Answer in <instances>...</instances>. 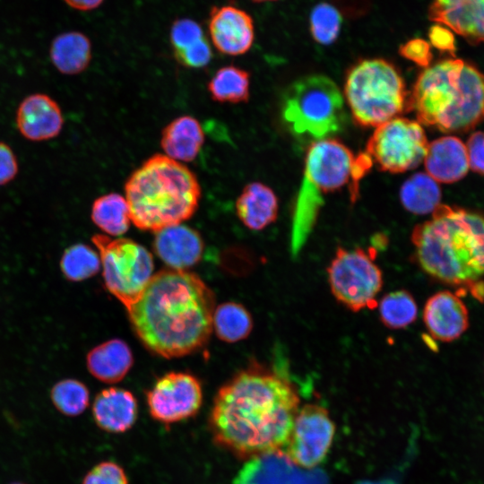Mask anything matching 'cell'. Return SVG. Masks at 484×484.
Instances as JSON below:
<instances>
[{
	"instance_id": "cell-2",
	"label": "cell",
	"mask_w": 484,
	"mask_h": 484,
	"mask_svg": "<svg viewBox=\"0 0 484 484\" xmlns=\"http://www.w3.org/2000/svg\"><path fill=\"white\" fill-rule=\"evenodd\" d=\"M214 309L212 291L196 274L170 269L152 275L127 312L143 345L172 359L188 355L207 342Z\"/></svg>"
},
{
	"instance_id": "cell-37",
	"label": "cell",
	"mask_w": 484,
	"mask_h": 484,
	"mask_svg": "<svg viewBox=\"0 0 484 484\" xmlns=\"http://www.w3.org/2000/svg\"><path fill=\"white\" fill-rule=\"evenodd\" d=\"M399 53L404 58L423 68L428 67L433 58L431 45L419 38L406 41L400 47Z\"/></svg>"
},
{
	"instance_id": "cell-35",
	"label": "cell",
	"mask_w": 484,
	"mask_h": 484,
	"mask_svg": "<svg viewBox=\"0 0 484 484\" xmlns=\"http://www.w3.org/2000/svg\"><path fill=\"white\" fill-rule=\"evenodd\" d=\"M82 484H129L125 470L117 462L105 461L91 469Z\"/></svg>"
},
{
	"instance_id": "cell-23",
	"label": "cell",
	"mask_w": 484,
	"mask_h": 484,
	"mask_svg": "<svg viewBox=\"0 0 484 484\" xmlns=\"http://www.w3.org/2000/svg\"><path fill=\"white\" fill-rule=\"evenodd\" d=\"M204 134L199 121L191 116L177 117L161 132L160 145L168 157L192 161L199 154Z\"/></svg>"
},
{
	"instance_id": "cell-41",
	"label": "cell",
	"mask_w": 484,
	"mask_h": 484,
	"mask_svg": "<svg viewBox=\"0 0 484 484\" xmlns=\"http://www.w3.org/2000/svg\"><path fill=\"white\" fill-rule=\"evenodd\" d=\"M70 7L80 11H90L99 7L104 0H64Z\"/></svg>"
},
{
	"instance_id": "cell-4",
	"label": "cell",
	"mask_w": 484,
	"mask_h": 484,
	"mask_svg": "<svg viewBox=\"0 0 484 484\" xmlns=\"http://www.w3.org/2000/svg\"><path fill=\"white\" fill-rule=\"evenodd\" d=\"M419 123L465 133L484 118V74L462 59H445L418 77L409 100Z\"/></svg>"
},
{
	"instance_id": "cell-1",
	"label": "cell",
	"mask_w": 484,
	"mask_h": 484,
	"mask_svg": "<svg viewBox=\"0 0 484 484\" xmlns=\"http://www.w3.org/2000/svg\"><path fill=\"white\" fill-rule=\"evenodd\" d=\"M299 398L285 378L263 368L238 373L217 392L208 418L212 441L238 459L281 452Z\"/></svg>"
},
{
	"instance_id": "cell-29",
	"label": "cell",
	"mask_w": 484,
	"mask_h": 484,
	"mask_svg": "<svg viewBox=\"0 0 484 484\" xmlns=\"http://www.w3.org/2000/svg\"><path fill=\"white\" fill-rule=\"evenodd\" d=\"M377 306L381 322L390 329L406 328L418 315L417 303L413 296L405 290L385 294Z\"/></svg>"
},
{
	"instance_id": "cell-5",
	"label": "cell",
	"mask_w": 484,
	"mask_h": 484,
	"mask_svg": "<svg viewBox=\"0 0 484 484\" xmlns=\"http://www.w3.org/2000/svg\"><path fill=\"white\" fill-rule=\"evenodd\" d=\"M125 194L134 225L156 232L194 215L201 186L184 164L167 155L154 154L130 175Z\"/></svg>"
},
{
	"instance_id": "cell-34",
	"label": "cell",
	"mask_w": 484,
	"mask_h": 484,
	"mask_svg": "<svg viewBox=\"0 0 484 484\" xmlns=\"http://www.w3.org/2000/svg\"><path fill=\"white\" fill-rule=\"evenodd\" d=\"M205 37L200 24L190 18L176 20L171 26L169 38L173 52L181 51Z\"/></svg>"
},
{
	"instance_id": "cell-12",
	"label": "cell",
	"mask_w": 484,
	"mask_h": 484,
	"mask_svg": "<svg viewBox=\"0 0 484 484\" xmlns=\"http://www.w3.org/2000/svg\"><path fill=\"white\" fill-rule=\"evenodd\" d=\"M335 433L328 411L318 404L298 409L282 455L296 466L310 470L326 456Z\"/></svg>"
},
{
	"instance_id": "cell-32",
	"label": "cell",
	"mask_w": 484,
	"mask_h": 484,
	"mask_svg": "<svg viewBox=\"0 0 484 484\" xmlns=\"http://www.w3.org/2000/svg\"><path fill=\"white\" fill-rule=\"evenodd\" d=\"M341 15L334 5L322 2L315 4L309 14V30L313 39L322 45H330L339 37Z\"/></svg>"
},
{
	"instance_id": "cell-25",
	"label": "cell",
	"mask_w": 484,
	"mask_h": 484,
	"mask_svg": "<svg viewBox=\"0 0 484 484\" xmlns=\"http://www.w3.org/2000/svg\"><path fill=\"white\" fill-rule=\"evenodd\" d=\"M400 197L403 207L410 212L428 214L440 204L441 190L428 173L419 172L403 183Z\"/></svg>"
},
{
	"instance_id": "cell-44",
	"label": "cell",
	"mask_w": 484,
	"mask_h": 484,
	"mask_svg": "<svg viewBox=\"0 0 484 484\" xmlns=\"http://www.w3.org/2000/svg\"><path fill=\"white\" fill-rule=\"evenodd\" d=\"M13 484H25V483H13Z\"/></svg>"
},
{
	"instance_id": "cell-10",
	"label": "cell",
	"mask_w": 484,
	"mask_h": 484,
	"mask_svg": "<svg viewBox=\"0 0 484 484\" xmlns=\"http://www.w3.org/2000/svg\"><path fill=\"white\" fill-rule=\"evenodd\" d=\"M327 275L333 295L350 310L358 312L377 307L376 297L383 287V274L362 248L338 247L327 268Z\"/></svg>"
},
{
	"instance_id": "cell-9",
	"label": "cell",
	"mask_w": 484,
	"mask_h": 484,
	"mask_svg": "<svg viewBox=\"0 0 484 484\" xmlns=\"http://www.w3.org/2000/svg\"><path fill=\"white\" fill-rule=\"evenodd\" d=\"M105 285L126 308L136 302L152 277L153 258L140 244L128 238L94 235Z\"/></svg>"
},
{
	"instance_id": "cell-21",
	"label": "cell",
	"mask_w": 484,
	"mask_h": 484,
	"mask_svg": "<svg viewBox=\"0 0 484 484\" xmlns=\"http://www.w3.org/2000/svg\"><path fill=\"white\" fill-rule=\"evenodd\" d=\"M241 222L250 229L261 230L275 221L278 200L273 191L260 182L246 185L236 201Z\"/></svg>"
},
{
	"instance_id": "cell-28",
	"label": "cell",
	"mask_w": 484,
	"mask_h": 484,
	"mask_svg": "<svg viewBox=\"0 0 484 484\" xmlns=\"http://www.w3.org/2000/svg\"><path fill=\"white\" fill-rule=\"evenodd\" d=\"M252 328L251 315L241 304L227 302L214 309L212 330L221 341L236 342L244 340L250 334Z\"/></svg>"
},
{
	"instance_id": "cell-30",
	"label": "cell",
	"mask_w": 484,
	"mask_h": 484,
	"mask_svg": "<svg viewBox=\"0 0 484 484\" xmlns=\"http://www.w3.org/2000/svg\"><path fill=\"white\" fill-rule=\"evenodd\" d=\"M100 258L90 246L78 243L67 247L60 260L63 275L70 281H81L99 270Z\"/></svg>"
},
{
	"instance_id": "cell-11",
	"label": "cell",
	"mask_w": 484,
	"mask_h": 484,
	"mask_svg": "<svg viewBox=\"0 0 484 484\" xmlns=\"http://www.w3.org/2000/svg\"><path fill=\"white\" fill-rule=\"evenodd\" d=\"M428 141L419 122L395 117L378 126L367 143V153L384 171L401 173L419 166Z\"/></svg>"
},
{
	"instance_id": "cell-14",
	"label": "cell",
	"mask_w": 484,
	"mask_h": 484,
	"mask_svg": "<svg viewBox=\"0 0 484 484\" xmlns=\"http://www.w3.org/2000/svg\"><path fill=\"white\" fill-rule=\"evenodd\" d=\"M208 29L212 43L225 55H243L254 42L252 17L233 5L213 6L209 14Z\"/></svg>"
},
{
	"instance_id": "cell-24",
	"label": "cell",
	"mask_w": 484,
	"mask_h": 484,
	"mask_svg": "<svg viewBox=\"0 0 484 484\" xmlns=\"http://www.w3.org/2000/svg\"><path fill=\"white\" fill-rule=\"evenodd\" d=\"M49 57L59 73L65 75L81 73L91 60V40L79 31L61 33L51 42Z\"/></svg>"
},
{
	"instance_id": "cell-27",
	"label": "cell",
	"mask_w": 484,
	"mask_h": 484,
	"mask_svg": "<svg viewBox=\"0 0 484 484\" xmlns=\"http://www.w3.org/2000/svg\"><path fill=\"white\" fill-rule=\"evenodd\" d=\"M250 75L246 70L227 65L220 68L208 82L211 98L220 103L246 102L249 99Z\"/></svg>"
},
{
	"instance_id": "cell-20",
	"label": "cell",
	"mask_w": 484,
	"mask_h": 484,
	"mask_svg": "<svg viewBox=\"0 0 484 484\" xmlns=\"http://www.w3.org/2000/svg\"><path fill=\"white\" fill-rule=\"evenodd\" d=\"M428 174L436 182L454 183L470 169L466 145L456 136H444L428 146L424 158Z\"/></svg>"
},
{
	"instance_id": "cell-13",
	"label": "cell",
	"mask_w": 484,
	"mask_h": 484,
	"mask_svg": "<svg viewBox=\"0 0 484 484\" xmlns=\"http://www.w3.org/2000/svg\"><path fill=\"white\" fill-rule=\"evenodd\" d=\"M146 402L151 417L169 426L198 413L203 403V390L195 376L170 372L158 379L147 392Z\"/></svg>"
},
{
	"instance_id": "cell-18",
	"label": "cell",
	"mask_w": 484,
	"mask_h": 484,
	"mask_svg": "<svg viewBox=\"0 0 484 484\" xmlns=\"http://www.w3.org/2000/svg\"><path fill=\"white\" fill-rule=\"evenodd\" d=\"M155 233L154 251L171 269L185 270L201 259L204 246L195 229L180 223Z\"/></svg>"
},
{
	"instance_id": "cell-39",
	"label": "cell",
	"mask_w": 484,
	"mask_h": 484,
	"mask_svg": "<svg viewBox=\"0 0 484 484\" xmlns=\"http://www.w3.org/2000/svg\"><path fill=\"white\" fill-rule=\"evenodd\" d=\"M19 171L18 160L7 143L0 142V186L13 181Z\"/></svg>"
},
{
	"instance_id": "cell-22",
	"label": "cell",
	"mask_w": 484,
	"mask_h": 484,
	"mask_svg": "<svg viewBox=\"0 0 484 484\" xmlns=\"http://www.w3.org/2000/svg\"><path fill=\"white\" fill-rule=\"evenodd\" d=\"M86 361L89 372L107 384L121 381L134 363L129 346L118 339L107 341L91 350Z\"/></svg>"
},
{
	"instance_id": "cell-17",
	"label": "cell",
	"mask_w": 484,
	"mask_h": 484,
	"mask_svg": "<svg viewBox=\"0 0 484 484\" xmlns=\"http://www.w3.org/2000/svg\"><path fill=\"white\" fill-rule=\"evenodd\" d=\"M428 17L471 45L484 44V0H432Z\"/></svg>"
},
{
	"instance_id": "cell-40",
	"label": "cell",
	"mask_w": 484,
	"mask_h": 484,
	"mask_svg": "<svg viewBox=\"0 0 484 484\" xmlns=\"http://www.w3.org/2000/svg\"><path fill=\"white\" fill-rule=\"evenodd\" d=\"M430 45L441 52H448L454 55L455 39L453 32L442 24H434L428 30Z\"/></svg>"
},
{
	"instance_id": "cell-42",
	"label": "cell",
	"mask_w": 484,
	"mask_h": 484,
	"mask_svg": "<svg viewBox=\"0 0 484 484\" xmlns=\"http://www.w3.org/2000/svg\"><path fill=\"white\" fill-rule=\"evenodd\" d=\"M466 292H470L479 302L484 303V281L474 282L468 287Z\"/></svg>"
},
{
	"instance_id": "cell-19",
	"label": "cell",
	"mask_w": 484,
	"mask_h": 484,
	"mask_svg": "<svg viewBox=\"0 0 484 484\" xmlns=\"http://www.w3.org/2000/svg\"><path fill=\"white\" fill-rule=\"evenodd\" d=\"M138 414L137 401L125 389L109 387L99 392L93 402L92 417L96 425L111 434L128 431Z\"/></svg>"
},
{
	"instance_id": "cell-31",
	"label": "cell",
	"mask_w": 484,
	"mask_h": 484,
	"mask_svg": "<svg viewBox=\"0 0 484 484\" xmlns=\"http://www.w3.org/2000/svg\"><path fill=\"white\" fill-rule=\"evenodd\" d=\"M55 408L62 414L75 417L82 414L90 403L87 386L76 379H63L56 383L50 391Z\"/></svg>"
},
{
	"instance_id": "cell-8",
	"label": "cell",
	"mask_w": 484,
	"mask_h": 484,
	"mask_svg": "<svg viewBox=\"0 0 484 484\" xmlns=\"http://www.w3.org/2000/svg\"><path fill=\"white\" fill-rule=\"evenodd\" d=\"M281 116L296 135L316 140L340 131L346 119L339 88L322 74L299 78L287 89Z\"/></svg>"
},
{
	"instance_id": "cell-26",
	"label": "cell",
	"mask_w": 484,
	"mask_h": 484,
	"mask_svg": "<svg viewBox=\"0 0 484 484\" xmlns=\"http://www.w3.org/2000/svg\"><path fill=\"white\" fill-rule=\"evenodd\" d=\"M91 217L93 223L103 232L115 237L125 234L131 222L126 199L117 193H109L95 199Z\"/></svg>"
},
{
	"instance_id": "cell-3",
	"label": "cell",
	"mask_w": 484,
	"mask_h": 484,
	"mask_svg": "<svg viewBox=\"0 0 484 484\" xmlns=\"http://www.w3.org/2000/svg\"><path fill=\"white\" fill-rule=\"evenodd\" d=\"M418 265L435 281L458 288L484 281V212L439 204L411 234Z\"/></svg>"
},
{
	"instance_id": "cell-38",
	"label": "cell",
	"mask_w": 484,
	"mask_h": 484,
	"mask_svg": "<svg viewBox=\"0 0 484 484\" xmlns=\"http://www.w3.org/2000/svg\"><path fill=\"white\" fill-rule=\"evenodd\" d=\"M469 167L474 172L484 175V132H475L466 143Z\"/></svg>"
},
{
	"instance_id": "cell-33",
	"label": "cell",
	"mask_w": 484,
	"mask_h": 484,
	"mask_svg": "<svg viewBox=\"0 0 484 484\" xmlns=\"http://www.w3.org/2000/svg\"><path fill=\"white\" fill-rule=\"evenodd\" d=\"M272 454L249 459L236 476L233 484H272Z\"/></svg>"
},
{
	"instance_id": "cell-43",
	"label": "cell",
	"mask_w": 484,
	"mask_h": 484,
	"mask_svg": "<svg viewBox=\"0 0 484 484\" xmlns=\"http://www.w3.org/2000/svg\"><path fill=\"white\" fill-rule=\"evenodd\" d=\"M255 3H264V2H271V1H277V0H251Z\"/></svg>"
},
{
	"instance_id": "cell-36",
	"label": "cell",
	"mask_w": 484,
	"mask_h": 484,
	"mask_svg": "<svg viewBox=\"0 0 484 484\" xmlns=\"http://www.w3.org/2000/svg\"><path fill=\"white\" fill-rule=\"evenodd\" d=\"M176 60L187 68H202L212 56L211 45L206 37L181 51L173 52Z\"/></svg>"
},
{
	"instance_id": "cell-7",
	"label": "cell",
	"mask_w": 484,
	"mask_h": 484,
	"mask_svg": "<svg viewBox=\"0 0 484 484\" xmlns=\"http://www.w3.org/2000/svg\"><path fill=\"white\" fill-rule=\"evenodd\" d=\"M344 93L354 120L362 126H378L402 112L404 82L382 58L364 59L349 71Z\"/></svg>"
},
{
	"instance_id": "cell-6",
	"label": "cell",
	"mask_w": 484,
	"mask_h": 484,
	"mask_svg": "<svg viewBox=\"0 0 484 484\" xmlns=\"http://www.w3.org/2000/svg\"><path fill=\"white\" fill-rule=\"evenodd\" d=\"M356 157L341 143L324 139L313 143L307 153L292 224V248L298 250L310 233L324 196L351 181Z\"/></svg>"
},
{
	"instance_id": "cell-15",
	"label": "cell",
	"mask_w": 484,
	"mask_h": 484,
	"mask_svg": "<svg viewBox=\"0 0 484 484\" xmlns=\"http://www.w3.org/2000/svg\"><path fill=\"white\" fill-rule=\"evenodd\" d=\"M429 335L438 341L458 340L470 326L469 310L456 292L441 290L430 296L423 309Z\"/></svg>"
},
{
	"instance_id": "cell-16",
	"label": "cell",
	"mask_w": 484,
	"mask_h": 484,
	"mask_svg": "<svg viewBox=\"0 0 484 484\" xmlns=\"http://www.w3.org/2000/svg\"><path fill=\"white\" fill-rule=\"evenodd\" d=\"M15 123L27 140L43 142L56 137L64 126V116L58 103L45 93L26 96L19 104Z\"/></svg>"
}]
</instances>
